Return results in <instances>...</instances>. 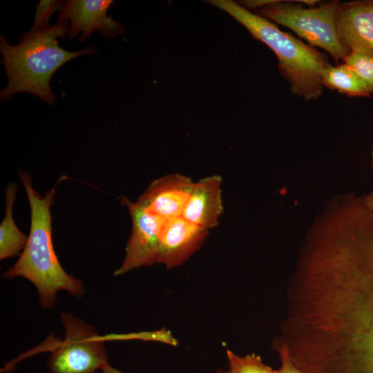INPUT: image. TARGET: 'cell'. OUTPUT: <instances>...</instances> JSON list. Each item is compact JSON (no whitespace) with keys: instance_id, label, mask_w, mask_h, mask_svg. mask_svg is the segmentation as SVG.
Listing matches in <instances>:
<instances>
[{"instance_id":"cell-6","label":"cell","mask_w":373,"mask_h":373,"mask_svg":"<svg viewBox=\"0 0 373 373\" xmlns=\"http://www.w3.org/2000/svg\"><path fill=\"white\" fill-rule=\"evenodd\" d=\"M63 341L51 347L50 373H102L108 363L105 342L93 325L71 313H61Z\"/></svg>"},{"instance_id":"cell-2","label":"cell","mask_w":373,"mask_h":373,"mask_svg":"<svg viewBox=\"0 0 373 373\" xmlns=\"http://www.w3.org/2000/svg\"><path fill=\"white\" fill-rule=\"evenodd\" d=\"M19 178L26 191L31 213V223L27 243L15 264L2 275L4 278L23 277L36 287L40 304L44 309L52 307L57 293L65 290L80 298L84 293L83 283L67 274L60 265L55 251L52 238L50 207L55 197L59 181L41 197L32 187L30 175L18 169Z\"/></svg>"},{"instance_id":"cell-13","label":"cell","mask_w":373,"mask_h":373,"mask_svg":"<svg viewBox=\"0 0 373 373\" xmlns=\"http://www.w3.org/2000/svg\"><path fill=\"white\" fill-rule=\"evenodd\" d=\"M16 192L17 184L15 182L9 183L6 189L5 216L0 224L1 260L19 255L28 241V236L17 228L13 218Z\"/></svg>"},{"instance_id":"cell-22","label":"cell","mask_w":373,"mask_h":373,"mask_svg":"<svg viewBox=\"0 0 373 373\" xmlns=\"http://www.w3.org/2000/svg\"><path fill=\"white\" fill-rule=\"evenodd\" d=\"M372 167L373 169V145L372 148Z\"/></svg>"},{"instance_id":"cell-1","label":"cell","mask_w":373,"mask_h":373,"mask_svg":"<svg viewBox=\"0 0 373 373\" xmlns=\"http://www.w3.org/2000/svg\"><path fill=\"white\" fill-rule=\"evenodd\" d=\"M284 340L305 373H373V213L323 228L304 245Z\"/></svg>"},{"instance_id":"cell-17","label":"cell","mask_w":373,"mask_h":373,"mask_svg":"<svg viewBox=\"0 0 373 373\" xmlns=\"http://www.w3.org/2000/svg\"><path fill=\"white\" fill-rule=\"evenodd\" d=\"M63 2L59 1H40L36 8L35 21L30 31H37L48 26V21L52 13L59 10Z\"/></svg>"},{"instance_id":"cell-3","label":"cell","mask_w":373,"mask_h":373,"mask_svg":"<svg viewBox=\"0 0 373 373\" xmlns=\"http://www.w3.org/2000/svg\"><path fill=\"white\" fill-rule=\"evenodd\" d=\"M68 22H58L37 31L24 33L18 45L10 44L1 35L0 51L8 79L0 94L2 101H8L19 93H30L49 104L55 95L50 81L55 72L67 61L84 54H92L94 48L70 52L61 48L57 38L67 35Z\"/></svg>"},{"instance_id":"cell-12","label":"cell","mask_w":373,"mask_h":373,"mask_svg":"<svg viewBox=\"0 0 373 373\" xmlns=\"http://www.w3.org/2000/svg\"><path fill=\"white\" fill-rule=\"evenodd\" d=\"M222 177L212 175L195 182L182 217L207 230L216 227L224 212Z\"/></svg>"},{"instance_id":"cell-16","label":"cell","mask_w":373,"mask_h":373,"mask_svg":"<svg viewBox=\"0 0 373 373\" xmlns=\"http://www.w3.org/2000/svg\"><path fill=\"white\" fill-rule=\"evenodd\" d=\"M343 62L354 70L373 95V55L350 52Z\"/></svg>"},{"instance_id":"cell-8","label":"cell","mask_w":373,"mask_h":373,"mask_svg":"<svg viewBox=\"0 0 373 373\" xmlns=\"http://www.w3.org/2000/svg\"><path fill=\"white\" fill-rule=\"evenodd\" d=\"M113 2L109 0L63 1L59 10L58 22H68L67 36L70 38L82 32L80 41L86 39L95 30H98L106 37H115L122 32V28L107 15Z\"/></svg>"},{"instance_id":"cell-23","label":"cell","mask_w":373,"mask_h":373,"mask_svg":"<svg viewBox=\"0 0 373 373\" xmlns=\"http://www.w3.org/2000/svg\"><path fill=\"white\" fill-rule=\"evenodd\" d=\"M216 373H229L228 371L218 370Z\"/></svg>"},{"instance_id":"cell-4","label":"cell","mask_w":373,"mask_h":373,"mask_svg":"<svg viewBox=\"0 0 373 373\" xmlns=\"http://www.w3.org/2000/svg\"><path fill=\"white\" fill-rule=\"evenodd\" d=\"M210 2L233 17L255 39L274 52L280 74L294 95L305 101L315 100L321 96V74L330 65L324 53L238 3L231 0Z\"/></svg>"},{"instance_id":"cell-18","label":"cell","mask_w":373,"mask_h":373,"mask_svg":"<svg viewBox=\"0 0 373 373\" xmlns=\"http://www.w3.org/2000/svg\"><path fill=\"white\" fill-rule=\"evenodd\" d=\"M113 341L140 339L143 341H157L171 345H175L176 341L167 330L156 332H142L130 334H113Z\"/></svg>"},{"instance_id":"cell-7","label":"cell","mask_w":373,"mask_h":373,"mask_svg":"<svg viewBox=\"0 0 373 373\" xmlns=\"http://www.w3.org/2000/svg\"><path fill=\"white\" fill-rule=\"evenodd\" d=\"M132 220V231L122 265L114 272L117 276L143 266L157 262L160 236L166 219L149 211L139 200L121 198Z\"/></svg>"},{"instance_id":"cell-9","label":"cell","mask_w":373,"mask_h":373,"mask_svg":"<svg viewBox=\"0 0 373 373\" xmlns=\"http://www.w3.org/2000/svg\"><path fill=\"white\" fill-rule=\"evenodd\" d=\"M209 231L182 216L166 219L160 236L157 262L169 269L182 265L200 248Z\"/></svg>"},{"instance_id":"cell-21","label":"cell","mask_w":373,"mask_h":373,"mask_svg":"<svg viewBox=\"0 0 373 373\" xmlns=\"http://www.w3.org/2000/svg\"><path fill=\"white\" fill-rule=\"evenodd\" d=\"M102 373H125L122 371H119L113 367L109 364H107L102 370Z\"/></svg>"},{"instance_id":"cell-20","label":"cell","mask_w":373,"mask_h":373,"mask_svg":"<svg viewBox=\"0 0 373 373\" xmlns=\"http://www.w3.org/2000/svg\"><path fill=\"white\" fill-rule=\"evenodd\" d=\"M363 200L365 206L373 211V190L363 196Z\"/></svg>"},{"instance_id":"cell-10","label":"cell","mask_w":373,"mask_h":373,"mask_svg":"<svg viewBox=\"0 0 373 373\" xmlns=\"http://www.w3.org/2000/svg\"><path fill=\"white\" fill-rule=\"evenodd\" d=\"M336 26L349 52L373 55V0L340 3Z\"/></svg>"},{"instance_id":"cell-15","label":"cell","mask_w":373,"mask_h":373,"mask_svg":"<svg viewBox=\"0 0 373 373\" xmlns=\"http://www.w3.org/2000/svg\"><path fill=\"white\" fill-rule=\"evenodd\" d=\"M227 356L229 373H277L276 370L265 364L261 357L255 354L240 356L227 350Z\"/></svg>"},{"instance_id":"cell-11","label":"cell","mask_w":373,"mask_h":373,"mask_svg":"<svg viewBox=\"0 0 373 373\" xmlns=\"http://www.w3.org/2000/svg\"><path fill=\"white\" fill-rule=\"evenodd\" d=\"M195 185L189 176L174 173L153 181L139 200L149 211L169 219L182 216Z\"/></svg>"},{"instance_id":"cell-14","label":"cell","mask_w":373,"mask_h":373,"mask_svg":"<svg viewBox=\"0 0 373 373\" xmlns=\"http://www.w3.org/2000/svg\"><path fill=\"white\" fill-rule=\"evenodd\" d=\"M323 86L349 97H370L372 94L354 70L345 63L329 65L321 74Z\"/></svg>"},{"instance_id":"cell-19","label":"cell","mask_w":373,"mask_h":373,"mask_svg":"<svg viewBox=\"0 0 373 373\" xmlns=\"http://www.w3.org/2000/svg\"><path fill=\"white\" fill-rule=\"evenodd\" d=\"M276 350L279 354L281 363L280 368L276 370L277 373H305L294 365L285 344L278 343L276 345Z\"/></svg>"},{"instance_id":"cell-5","label":"cell","mask_w":373,"mask_h":373,"mask_svg":"<svg viewBox=\"0 0 373 373\" xmlns=\"http://www.w3.org/2000/svg\"><path fill=\"white\" fill-rule=\"evenodd\" d=\"M318 1H251L245 7L257 9V15L285 26L309 45L320 48L338 63L350 53L342 44L336 26L338 1L316 6Z\"/></svg>"}]
</instances>
